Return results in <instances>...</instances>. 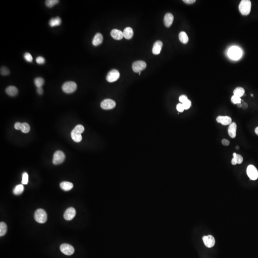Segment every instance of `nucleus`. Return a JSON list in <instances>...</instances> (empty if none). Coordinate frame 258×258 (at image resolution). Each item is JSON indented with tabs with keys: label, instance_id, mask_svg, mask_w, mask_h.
Listing matches in <instances>:
<instances>
[{
	"label": "nucleus",
	"instance_id": "48",
	"mask_svg": "<svg viewBox=\"0 0 258 258\" xmlns=\"http://www.w3.org/2000/svg\"><path fill=\"white\" fill-rule=\"evenodd\" d=\"M251 97H253V94H251Z\"/></svg>",
	"mask_w": 258,
	"mask_h": 258
},
{
	"label": "nucleus",
	"instance_id": "4",
	"mask_svg": "<svg viewBox=\"0 0 258 258\" xmlns=\"http://www.w3.org/2000/svg\"><path fill=\"white\" fill-rule=\"evenodd\" d=\"M34 217L35 221L38 223H44L47 220L48 216L46 212L43 209H38L35 211Z\"/></svg>",
	"mask_w": 258,
	"mask_h": 258
},
{
	"label": "nucleus",
	"instance_id": "37",
	"mask_svg": "<svg viewBox=\"0 0 258 258\" xmlns=\"http://www.w3.org/2000/svg\"><path fill=\"white\" fill-rule=\"evenodd\" d=\"M36 62L38 64H43L45 62V59L42 56H39L36 58Z\"/></svg>",
	"mask_w": 258,
	"mask_h": 258
},
{
	"label": "nucleus",
	"instance_id": "15",
	"mask_svg": "<svg viewBox=\"0 0 258 258\" xmlns=\"http://www.w3.org/2000/svg\"><path fill=\"white\" fill-rule=\"evenodd\" d=\"M163 43L161 41H156L153 45L152 52L154 55H159L163 47Z\"/></svg>",
	"mask_w": 258,
	"mask_h": 258
},
{
	"label": "nucleus",
	"instance_id": "14",
	"mask_svg": "<svg viewBox=\"0 0 258 258\" xmlns=\"http://www.w3.org/2000/svg\"><path fill=\"white\" fill-rule=\"evenodd\" d=\"M217 122L223 125H230L232 123V118L229 116H219L216 119Z\"/></svg>",
	"mask_w": 258,
	"mask_h": 258
},
{
	"label": "nucleus",
	"instance_id": "3",
	"mask_svg": "<svg viewBox=\"0 0 258 258\" xmlns=\"http://www.w3.org/2000/svg\"><path fill=\"white\" fill-rule=\"evenodd\" d=\"M227 54L230 58L236 60L241 58L242 55V51L238 47L232 46L229 49Z\"/></svg>",
	"mask_w": 258,
	"mask_h": 258
},
{
	"label": "nucleus",
	"instance_id": "18",
	"mask_svg": "<svg viewBox=\"0 0 258 258\" xmlns=\"http://www.w3.org/2000/svg\"><path fill=\"white\" fill-rule=\"evenodd\" d=\"M111 35L112 38L117 40L122 39L124 37V33L119 30L113 29L111 31Z\"/></svg>",
	"mask_w": 258,
	"mask_h": 258
},
{
	"label": "nucleus",
	"instance_id": "24",
	"mask_svg": "<svg viewBox=\"0 0 258 258\" xmlns=\"http://www.w3.org/2000/svg\"><path fill=\"white\" fill-rule=\"evenodd\" d=\"M179 39L180 42L184 44L187 43L189 40L188 36L185 32H181L179 34Z\"/></svg>",
	"mask_w": 258,
	"mask_h": 258
},
{
	"label": "nucleus",
	"instance_id": "45",
	"mask_svg": "<svg viewBox=\"0 0 258 258\" xmlns=\"http://www.w3.org/2000/svg\"><path fill=\"white\" fill-rule=\"evenodd\" d=\"M255 132L256 134L258 135V127H256L255 128Z\"/></svg>",
	"mask_w": 258,
	"mask_h": 258
},
{
	"label": "nucleus",
	"instance_id": "32",
	"mask_svg": "<svg viewBox=\"0 0 258 258\" xmlns=\"http://www.w3.org/2000/svg\"><path fill=\"white\" fill-rule=\"evenodd\" d=\"M28 183V174L26 172H24L22 174V185H27Z\"/></svg>",
	"mask_w": 258,
	"mask_h": 258
},
{
	"label": "nucleus",
	"instance_id": "7",
	"mask_svg": "<svg viewBox=\"0 0 258 258\" xmlns=\"http://www.w3.org/2000/svg\"><path fill=\"white\" fill-rule=\"evenodd\" d=\"M247 174L249 178L252 180H256L258 178V171L256 167L251 164L248 166Z\"/></svg>",
	"mask_w": 258,
	"mask_h": 258
},
{
	"label": "nucleus",
	"instance_id": "5",
	"mask_svg": "<svg viewBox=\"0 0 258 258\" xmlns=\"http://www.w3.org/2000/svg\"><path fill=\"white\" fill-rule=\"evenodd\" d=\"M77 88V84L73 81L66 82L64 83L62 87L63 91L67 94L74 92L76 91Z\"/></svg>",
	"mask_w": 258,
	"mask_h": 258
},
{
	"label": "nucleus",
	"instance_id": "29",
	"mask_svg": "<svg viewBox=\"0 0 258 258\" xmlns=\"http://www.w3.org/2000/svg\"><path fill=\"white\" fill-rule=\"evenodd\" d=\"M233 158L236 161L237 164H241V163H242L243 159L241 155L237 154L236 153H233Z\"/></svg>",
	"mask_w": 258,
	"mask_h": 258
},
{
	"label": "nucleus",
	"instance_id": "19",
	"mask_svg": "<svg viewBox=\"0 0 258 258\" xmlns=\"http://www.w3.org/2000/svg\"><path fill=\"white\" fill-rule=\"evenodd\" d=\"M103 36L100 33H98L96 34L94 36V38L93 39L92 44L94 46H98V45H100L103 41Z\"/></svg>",
	"mask_w": 258,
	"mask_h": 258
},
{
	"label": "nucleus",
	"instance_id": "30",
	"mask_svg": "<svg viewBox=\"0 0 258 258\" xmlns=\"http://www.w3.org/2000/svg\"><path fill=\"white\" fill-rule=\"evenodd\" d=\"M30 130V127L28 124L25 123V122L22 123L21 130L23 133H28Z\"/></svg>",
	"mask_w": 258,
	"mask_h": 258
},
{
	"label": "nucleus",
	"instance_id": "21",
	"mask_svg": "<svg viewBox=\"0 0 258 258\" xmlns=\"http://www.w3.org/2000/svg\"><path fill=\"white\" fill-rule=\"evenodd\" d=\"M60 187L64 191H69L73 187V184L69 182H62L60 184Z\"/></svg>",
	"mask_w": 258,
	"mask_h": 258
},
{
	"label": "nucleus",
	"instance_id": "49",
	"mask_svg": "<svg viewBox=\"0 0 258 258\" xmlns=\"http://www.w3.org/2000/svg\"><path fill=\"white\" fill-rule=\"evenodd\" d=\"M141 74V72H139V75H140Z\"/></svg>",
	"mask_w": 258,
	"mask_h": 258
},
{
	"label": "nucleus",
	"instance_id": "43",
	"mask_svg": "<svg viewBox=\"0 0 258 258\" xmlns=\"http://www.w3.org/2000/svg\"><path fill=\"white\" fill-rule=\"evenodd\" d=\"M183 1L187 4H192L196 2V0H184Z\"/></svg>",
	"mask_w": 258,
	"mask_h": 258
},
{
	"label": "nucleus",
	"instance_id": "17",
	"mask_svg": "<svg viewBox=\"0 0 258 258\" xmlns=\"http://www.w3.org/2000/svg\"><path fill=\"white\" fill-rule=\"evenodd\" d=\"M237 128V124L235 122H232L229 126L228 128V133L230 137L232 138L236 137Z\"/></svg>",
	"mask_w": 258,
	"mask_h": 258
},
{
	"label": "nucleus",
	"instance_id": "28",
	"mask_svg": "<svg viewBox=\"0 0 258 258\" xmlns=\"http://www.w3.org/2000/svg\"><path fill=\"white\" fill-rule=\"evenodd\" d=\"M45 83V81L42 77H37L34 80V83L37 88L42 87Z\"/></svg>",
	"mask_w": 258,
	"mask_h": 258
},
{
	"label": "nucleus",
	"instance_id": "33",
	"mask_svg": "<svg viewBox=\"0 0 258 258\" xmlns=\"http://www.w3.org/2000/svg\"><path fill=\"white\" fill-rule=\"evenodd\" d=\"M1 74L3 76H6L10 74V71L7 67H1V70H0Z\"/></svg>",
	"mask_w": 258,
	"mask_h": 258
},
{
	"label": "nucleus",
	"instance_id": "26",
	"mask_svg": "<svg viewBox=\"0 0 258 258\" xmlns=\"http://www.w3.org/2000/svg\"><path fill=\"white\" fill-rule=\"evenodd\" d=\"M24 191V185H22V184H20L14 187V189L13 190V193L14 195H19L21 194Z\"/></svg>",
	"mask_w": 258,
	"mask_h": 258
},
{
	"label": "nucleus",
	"instance_id": "10",
	"mask_svg": "<svg viewBox=\"0 0 258 258\" xmlns=\"http://www.w3.org/2000/svg\"><path fill=\"white\" fill-rule=\"evenodd\" d=\"M60 249L61 252L66 255H71L74 253V248L69 244H63L60 246Z\"/></svg>",
	"mask_w": 258,
	"mask_h": 258
},
{
	"label": "nucleus",
	"instance_id": "27",
	"mask_svg": "<svg viewBox=\"0 0 258 258\" xmlns=\"http://www.w3.org/2000/svg\"><path fill=\"white\" fill-rule=\"evenodd\" d=\"M7 225L3 222H1L0 223V236H4L7 232Z\"/></svg>",
	"mask_w": 258,
	"mask_h": 258
},
{
	"label": "nucleus",
	"instance_id": "46",
	"mask_svg": "<svg viewBox=\"0 0 258 258\" xmlns=\"http://www.w3.org/2000/svg\"><path fill=\"white\" fill-rule=\"evenodd\" d=\"M237 106H238V108H241V107H242V104H241V103H240L237 104Z\"/></svg>",
	"mask_w": 258,
	"mask_h": 258
},
{
	"label": "nucleus",
	"instance_id": "1",
	"mask_svg": "<svg viewBox=\"0 0 258 258\" xmlns=\"http://www.w3.org/2000/svg\"><path fill=\"white\" fill-rule=\"evenodd\" d=\"M84 131V127L82 125H77L71 132V136L73 140L76 143H79L82 139L81 133Z\"/></svg>",
	"mask_w": 258,
	"mask_h": 258
},
{
	"label": "nucleus",
	"instance_id": "11",
	"mask_svg": "<svg viewBox=\"0 0 258 258\" xmlns=\"http://www.w3.org/2000/svg\"><path fill=\"white\" fill-rule=\"evenodd\" d=\"M116 106V103L111 99H105L100 103V107L104 109H111Z\"/></svg>",
	"mask_w": 258,
	"mask_h": 258
},
{
	"label": "nucleus",
	"instance_id": "23",
	"mask_svg": "<svg viewBox=\"0 0 258 258\" xmlns=\"http://www.w3.org/2000/svg\"><path fill=\"white\" fill-rule=\"evenodd\" d=\"M61 19L59 17H55L51 19L49 22V24L51 27H55L60 25Z\"/></svg>",
	"mask_w": 258,
	"mask_h": 258
},
{
	"label": "nucleus",
	"instance_id": "42",
	"mask_svg": "<svg viewBox=\"0 0 258 258\" xmlns=\"http://www.w3.org/2000/svg\"><path fill=\"white\" fill-rule=\"evenodd\" d=\"M37 92L38 93L39 95H42L43 93V90L42 87H39V88H37Z\"/></svg>",
	"mask_w": 258,
	"mask_h": 258
},
{
	"label": "nucleus",
	"instance_id": "36",
	"mask_svg": "<svg viewBox=\"0 0 258 258\" xmlns=\"http://www.w3.org/2000/svg\"><path fill=\"white\" fill-rule=\"evenodd\" d=\"M185 109H188L190 108L191 106V101L190 100H187L182 103Z\"/></svg>",
	"mask_w": 258,
	"mask_h": 258
},
{
	"label": "nucleus",
	"instance_id": "2",
	"mask_svg": "<svg viewBox=\"0 0 258 258\" xmlns=\"http://www.w3.org/2000/svg\"><path fill=\"white\" fill-rule=\"evenodd\" d=\"M251 3L250 0H242L239 5V11L243 16H247L250 14L251 11Z\"/></svg>",
	"mask_w": 258,
	"mask_h": 258
},
{
	"label": "nucleus",
	"instance_id": "13",
	"mask_svg": "<svg viewBox=\"0 0 258 258\" xmlns=\"http://www.w3.org/2000/svg\"><path fill=\"white\" fill-rule=\"evenodd\" d=\"M203 240L205 246L208 248H210L215 245V238L211 235L204 236L203 237Z\"/></svg>",
	"mask_w": 258,
	"mask_h": 258
},
{
	"label": "nucleus",
	"instance_id": "35",
	"mask_svg": "<svg viewBox=\"0 0 258 258\" xmlns=\"http://www.w3.org/2000/svg\"><path fill=\"white\" fill-rule=\"evenodd\" d=\"M24 58L25 60L29 62H32L33 61V57L32 55L29 53H26L24 55Z\"/></svg>",
	"mask_w": 258,
	"mask_h": 258
},
{
	"label": "nucleus",
	"instance_id": "44",
	"mask_svg": "<svg viewBox=\"0 0 258 258\" xmlns=\"http://www.w3.org/2000/svg\"><path fill=\"white\" fill-rule=\"evenodd\" d=\"M248 107V105L247 104V103H243L242 104V108L243 109H247Z\"/></svg>",
	"mask_w": 258,
	"mask_h": 258
},
{
	"label": "nucleus",
	"instance_id": "16",
	"mask_svg": "<svg viewBox=\"0 0 258 258\" xmlns=\"http://www.w3.org/2000/svg\"><path fill=\"white\" fill-rule=\"evenodd\" d=\"M164 21L165 26L167 27H169L171 26L174 21V16L171 13L166 14L164 16Z\"/></svg>",
	"mask_w": 258,
	"mask_h": 258
},
{
	"label": "nucleus",
	"instance_id": "22",
	"mask_svg": "<svg viewBox=\"0 0 258 258\" xmlns=\"http://www.w3.org/2000/svg\"><path fill=\"white\" fill-rule=\"evenodd\" d=\"M124 37L127 39H130L132 37L133 35V31L130 27H126L124 30Z\"/></svg>",
	"mask_w": 258,
	"mask_h": 258
},
{
	"label": "nucleus",
	"instance_id": "39",
	"mask_svg": "<svg viewBox=\"0 0 258 258\" xmlns=\"http://www.w3.org/2000/svg\"><path fill=\"white\" fill-rule=\"evenodd\" d=\"M187 100H188L187 97L185 95H182L180 96L179 98V100L180 102H181L182 103H184L185 101H186Z\"/></svg>",
	"mask_w": 258,
	"mask_h": 258
},
{
	"label": "nucleus",
	"instance_id": "38",
	"mask_svg": "<svg viewBox=\"0 0 258 258\" xmlns=\"http://www.w3.org/2000/svg\"><path fill=\"white\" fill-rule=\"evenodd\" d=\"M177 109L178 111L180 112H182L185 110L184 106L183 105L182 103H179L177 106Z\"/></svg>",
	"mask_w": 258,
	"mask_h": 258
},
{
	"label": "nucleus",
	"instance_id": "20",
	"mask_svg": "<svg viewBox=\"0 0 258 258\" xmlns=\"http://www.w3.org/2000/svg\"><path fill=\"white\" fill-rule=\"evenodd\" d=\"M5 92L9 96L14 97L17 95L18 94V90L14 86H10L6 88Z\"/></svg>",
	"mask_w": 258,
	"mask_h": 258
},
{
	"label": "nucleus",
	"instance_id": "25",
	"mask_svg": "<svg viewBox=\"0 0 258 258\" xmlns=\"http://www.w3.org/2000/svg\"><path fill=\"white\" fill-rule=\"evenodd\" d=\"M233 93L234 95L240 98L245 94V90L242 87H237L233 91Z\"/></svg>",
	"mask_w": 258,
	"mask_h": 258
},
{
	"label": "nucleus",
	"instance_id": "8",
	"mask_svg": "<svg viewBox=\"0 0 258 258\" xmlns=\"http://www.w3.org/2000/svg\"><path fill=\"white\" fill-rule=\"evenodd\" d=\"M120 77V74L118 70L112 69L109 71L106 76V79L109 82H114L118 80Z\"/></svg>",
	"mask_w": 258,
	"mask_h": 258
},
{
	"label": "nucleus",
	"instance_id": "12",
	"mask_svg": "<svg viewBox=\"0 0 258 258\" xmlns=\"http://www.w3.org/2000/svg\"><path fill=\"white\" fill-rule=\"evenodd\" d=\"M76 211L75 209L74 208L71 207L67 208L64 212V217L66 220L69 221L74 219V217L76 216Z\"/></svg>",
	"mask_w": 258,
	"mask_h": 258
},
{
	"label": "nucleus",
	"instance_id": "6",
	"mask_svg": "<svg viewBox=\"0 0 258 258\" xmlns=\"http://www.w3.org/2000/svg\"><path fill=\"white\" fill-rule=\"evenodd\" d=\"M65 159V155L63 151H57L54 154L53 163L55 165L62 164Z\"/></svg>",
	"mask_w": 258,
	"mask_h": 258
},
{
	"label": "nucleus",
	"instance_id": "9",
	"mask_svg": "<svg viewBox=\"0 0 258 258\" xmlns=\"http://www.w3.org/2000/svg\"><path fill=\"white\" fill-rule=\"evenodd\" d=\"M146 63L143 61H136L132 64V69L133 71L136 73H139L142 70H144L146 68Z\"/></svg>",
	"mask_w": 258,
	"mask_h": 258
},
{
	"label": "nucleus",
	"instance_id": "41",
	"mask_svg": "<svg viewBox=\"0 0 258 258\" xmlns=\"http://www.w3.org/2000/svg\"><path fill=\"white\" fill-rule=\"evenodd\" d=\"M222 143L224 146H228V145H229L230 142H229V140H227V139H224L222 140Z\"/></svg>",
	"mask_w": 258,
	"mask_h": 258
},
{
	"label": "nucleus",
	"instance_id": "31",
	"mask_svg": "<svg viewBox=\"0 0 258 258\" xmlns=\"http://www.w3.org/2000/svg\"><path fill=\"white\" fill-rule=\"evenodd\" d=\"M59 3V1L58 0H47L45 1V5L46 6L49 8H52L54 6Z\"/></svg>",
	"mask_w": 258,
	"mask_h": 258
},
{
	"label": "nucleus",
	"instance_id": "47",
	"mask_svg": "<svg viewBox=\"0 0 258 258\" xmlns=\"http://www.w3.org/2000/svg\"><path fill=\"white\" fill-rule=\"evenodd\" d=\"M239 148H240L239 147V146H237L236 147V149H237V150H238V149H239Z\"/></svg>",
	"mask_w": 258,
	"mask_h": 258
},
{
	"label": "nucleus",
	"instance_id": "34",
	"mask_svg": "<svg viewBox=\"0 0 258 258\" xmlns=\"http://www.w3.org/2000/svg\"><path fill=\"white\" fill-rule=\"evenodd\" d=\"M231 100H232V103L235 104H238V103H241V98L235 95H233L232 97Z\"/></svg>",
	"mask_w": 258,
	"mask_h": 258
},
{
	"label": "nucleus",
	"instance_id": "40",
	"mask_svg": "<svg viewBox=\"0 0 258 258\" xmlns=\"http://www.w3.org/2000/svg\"><path fill=\"white\" fill-rule=\"evenodd\" d=\"M22 124V123L21 122H17L14 124V128L17 130H21V128Z\"/></svg>",
	"mask_w": 258,
	"mask_h": 258
}]
</instances>
